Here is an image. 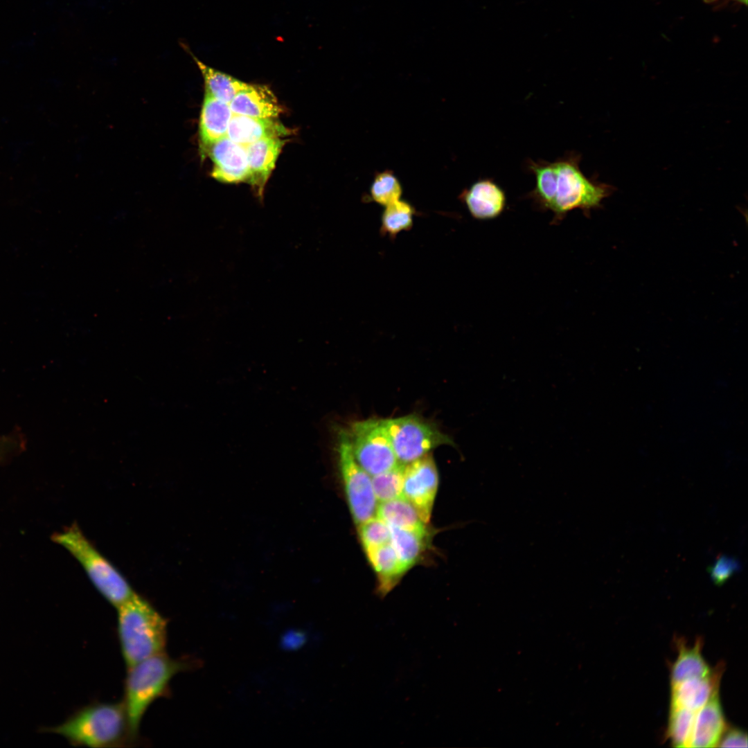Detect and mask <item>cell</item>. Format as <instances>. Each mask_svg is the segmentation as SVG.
Returning <instances> with one entry per match:
<instances>
[{
  "mask_svg": "<svg viewBox=\"0 0 748 748\" xmlns=\"http://www.w3.org/2000/svg\"><path fill=\"white\" fill-rule=\"evenodd\" d=\"M727 729L718 693L696 711L688 747H718Z\"/></svg>",
  "mask_w": 748,
  "mask_h": 748,
  "instance_id": "cell-12",
  "label": "cell"
},
{
  "mask_svg": "<svg viewBox=\"0 0 748 748\" xmlns=\"http://www.w3.org/2000/svg\"><path fill=\"white\" fill-rule=\"evenodd\" d=\"M204 151L213 163L211 173L213 178L224 183L248 181L249 166L244 146L224 136Z\"/></svg>",
  "mask_w": 748,
  "mask_h": 748,
  "instance_id": "cell-10",
  "label": "cell"
},
{
  "mask_svg": "<svg viewBox=\"0 0 748 748\" xmlns=\"http://www.w3.org/2000/svg\"><path fill=\"white\" fill-rule=\"evenodd\" d=\"M438 486V474L431 455L404 465L403 496L414 506L422 521L427 524Z\"/></svg>",
  "mask_w": 748,
  "mask_h": 748,
  "instance_id": "cell-9",
  "label": "cell"
},
{
  "mask_svg": "<svg viewBox=\"0 0 748 748\" xmlns=\"http://www.w3.org/2000/svg\"><path fill=\"white\" fill-rule=\"evenodd\" d=\"M402 194V185L393 171L386 170L375 174L370 188L373 202L386 206L400 199Z\"/></svg>",
  "mask_w": 748,
  "mask_h": 748,
  "instance_id": "cell-26",
  "label": "cell"
},
{
  "mask_svg": "<svg viewBox=\"0 0 748 748\" xmlns=\"http://www.w3.org/2000/svg\"><path fill=\"white\" fill-rule=\"evenodd\" d=\"M718 747H747V735L743 731L733 728L727 729L722 736Z\"/></svg>",
  "mask_w": 748,
  "mask_h": 748,
  "instance_id": "cell-30",
  "label": "cell"
},
{
  "mask_svg": "<svg viewBox=\"0 0 748 748\" xmlns=\"http://www.w3.org/2000/svg\"><path fill=\"white\" fill-rule=\"evenodd\" d=\"M366 556L376 572L382 594L390 591L407 570L402 564L391 542L365 549Z\"/></svg>",
  "mask_w": 748,
  "mask_h": 748,
  "instance_id": "cell-20",
  "label": "cell"
},
{
  "mask_svg": "<svg viewBox=\"0 0 748 748\" xmlns=\"http://www.w3.org/2000/svg\"><path fill=\"white\" fill-rule=\"evenodd\" d=\"M415 214V208L406 200L399 199L384 206L381 215V235L394 240L402 231H409Z\"/></svg>",
  "mask_w": 748,
  "mask_h": 748,
  "instance_id": "cell-23",
  "label": "cell"
},
{
  "mask_svg": "<svg viewBox=\"0 0 748 748\" xmlns=\"http://www.w3.org/2000/svg\"><path fill=\"white\" fill-rule=\"evenodd\" d=\"M346 432L355 459L370 476L382 473L400 464L382 419L355 422Z\"/></svg>",
  "mask_w": 748,
  "mask_h": 748,
  "instance_id": "cell-7",
  "label": "cell"
},
{
  "mask_svg": "<svg viewBox=\"0 0 748 748\" xmlns=\"http://www.w3.org/2000/svg\"><path fill=\"white\" fill-rule=\"evenodd\" d=\"M404 465L373 476L372 485L377 501L384 502L403 495V470Z\"/></svg>",
  "mask_w": 748,
  "mask_h": 748,
  "instance_id": "cell-25",
  "label": "cell"
},
{
  "mask_svg": "<svg viewBox=\"0 0 748 748\" xmlns=\"http://www.w3.org/2000/svg\"><path fill=\"white\" fill-rule=\"evenodd\" d=\"M229 106L234 114L255 118H274L283 111L271 90L262 84H248L235 95Z\"/></svg>",
  "mask_w": 748,
  "mask_h": 748,
  "instance_id": "cell-15",
  "label": "cell"
},
{
  "mask_svg": "<svg viewBox=\"0 0 748 748\" xmlns=\"http://www.w3.org/2000/svg\"><path fill=\"white\" fill-rule=\"evenodd\" d=\"M704 1H706V2L709 3V2H712V1H717V0H704ZM736 1H740V2H741V3H742L745 4V5L747 4V0H736Z\"/></svg>",
  "mask_w": 748,
  "mask_h": 748,
  "instance_id": "cell-31",
  "label": "cell"
},
{
  "mask_svg": "<svg viewBox=\"0 0 748 748\" xmlns=\"http://www.w3.org/2000/svg\"><path fill=\"white\" fill-rule=\"evenodd\" d=\"M181 46L191 56L203 77L205 91L214 98L229 104L235 95L244 89L248 84L229 74L212 68L199 60L184 42H179Z\"/></svg>",
  "mask_w": 748,
  "mask_h": 748,
  "instance_id": "cell-19",
  "label": "cell"
},
{
  "mask_svg": "<svg viewBox=\"0 0 748 748\" xmlns=\"http://www.w3.org/2000/svg\"><path fill=\"white\" fill-rule=\"evenodd\" d=\"M338 453L350 510L355 523L360 525L376 515L377 499L372 480L355 459L346 431L339 436Z\"/></svg>",
  "mask_w": 748,
  "mask_h": 748,
  "instance_id": "cell-8",
  "label": "cell"
},
{
  "mask_svg": "<svg viewBox=\"0 0 748 748\" xmlns=\"http://www.w3.org/2000/svg\"><path fill=\"white\" fill-rule=\"evenodd\" d=\"M308 635L305 631L300 629H291L284 632L280 638V645L283 650L295 651L301 648L307 642Z\"/></svg>",
  "mask_w": 748,
  "mask_h": 748,
  "instance_id": "cell-29",
  "label": "cell"
},
{
  "mask_svg": "<svg viewBox=\"0 0 748 748\" xmlns=\"http://www.w3.org/2000/svg\"><path fill=\"white\" fill-rule=\"evenodd\" d=\"M459 199L471 216L478 220L497 218L507 205L504 190L491 178L475 181L461 193Z\"/></svg>",
  "mask_w": 748,
  "mask_h": 748,
  "instance_id": "cell-11",
  "label": "cell"
},
{
  "mask_svg": "<svg viewBox=\"0 0 748 748\" xmlns=\"http://www.w3.org/2000/svg\"><path fill=\"white\" fill-rule=\"evenodd\" d=\"M53 540L82 565L99 593L116 608L134 593L124 576L91 544L76 525L55 534Z\"/></svg>",
  "mask_w": 748,
  "mask_h": 748,
  "instance_id": "cell-5",
  "label": "cell"
},
{
  "mask_svg": "<svg viewBox=\"0 0 748 748\" xmlns=\"http://www.w3.org/2000/svg\"><path fill=\"white\" fill-rule=\"evenodd\" d=\"M740 569V564L738 560L731 557L722 555L709 568V573L713 581L716 585H720Z\"/></svg>",
  "mask_w": 748,
  "mask_h": 748,
  "instance_id": "cell-28",
  "label": "cell"
},
{
  "mask_svg": "<svg viewBox=\"0 0 748 748\" xmlns=\"http://www.w3.org/2000/svg\"><path fill=\"white\" fill-rule=\"evenodd\" d=\"M580 160L581 155L574 151L555 160L556 175L550 209L553 214V224L560 222L576 209L589 214L591 210L599 208L613 190L610 185L585 175L580 168Z\"/></svg>",
  "mask_w": 748,
  "mask_h": 748,
  "instance_id": "cell-4",
  "label": "cell"
},
{
  "mask_svg": "<svg viewBox=\"0 0 748 748\" xmlns=\"http://www.w3.org/2000/svg\"><path fill=\"white\" fill-rule=\"evenodd\" d=\"M382 420L400 464L406 465L416 461L438 446L455 445L449 436L417 415Z\"/></svg>",
  "mask_w": 748,
  "mask_h": 748,
  "instance_id": "cell-6",
  "label": "cell"
},
{
  "mask_svg": "<svg viewBox=\"0 0 748 748\" xmlns=\"http://www.w3.org/2000/svg\"><path fill=\"white\" fill-rule=\"evenodd\" d=\"M280 137L266 138L246 146L248 181L261 193L285 145Z\"/></svg>",
  "mask_w": 748,
  "mask_h": 748,
  "instance_id": "cell-14",
  "label": "cell"
},
{
  "mask_svg": "<svg viewBox=\"0 0 748 748\" xmlns=\"http://www.w3.org/2000/svg\"><path fill=\"white\" fill-rule=\"evenodd\" d=\"M376 515L389 526L408 531H427V524L422 521L414 506L403 495L381 502Z\"/></svg>",
  "mask_w": 748,
  "mask_h": 748,
  "instance_id": "cell-21",
  "label": "cell"
},
{
  "mask_svg": "<svg viewBox=\"0 0 748 748\" xmlns=\"http://www.w3.org/2000/svg\"><path fill=\"white\" fill-rule=\"evenodd\" d=\"M390 527L391 544L407 571L419 560L427 547L428 531H415Z\"/></svg>",
  "mask_w": 748,
  "mask_h": 748,
  "instance_id": "cell-22",
  "label": "cell"
},
{
  "mask_svg": "<svg viewBox=\"0 0 748 748\" xmlns=\"http://www.w3.org/2000/svg\"><path fill=\"white\" fill-rule=\"evenodd\" d=\"M696 711L670 706L666 737L673 747H688Z\"/></svg>",
  "mask_w": 748,
  "mask_h": 748,
  "instance_id": "cell-24",
  "label": "cell"
},
{
  "mask_svg": "<svg viewBox=\"0 0 748 748\" xmlns=\"http://www.w3.org/2000/svg\"><path fill=\"white\" fill-rule=\"evenodd\" d=\"M47 730L65 738L74 746L116 747L137 742L122 701L87 704Z\"/></svg>",
  "mask_w": 748,
  "mask_h": 748,
  "instance_id": "cell-2",
  "label": "cell"
},
{
  "mask_svg": "<svg viewBox=\"0 0 748 748\" xmlns=\"http://www.w3.org/2000/svg\"><path fill=\"white\" fill-rule=\"evenodd\" d=\"M723 664H718L710 674L686 679L671 686L670 706L684 707L697 711L715 694L719 693Z\"/></svg>",
  "mask_w": 748,
  "mask_h": 748,
  "instance_id": "cell-13",
  "label": "cell"
},
{
  "mask_svg": "<svg viewBox=\"0 0 748 748\" xmlns=\"http://www.w3.org/2000/svg\"><path fill=\"white\" fill-rule=\"evenodd\" d=\"M232 115L229 104L205 91L199 125V135L203 150L226 136Z\"/></svg>",
  "mask_w": 748,
  "mask_h": 748,
  "instance_id": "cell-17",
  "label": "cell"
},
{
  "mask_svg": "<svg viewBox=\"0 0 748 748\" xmlns=\"http://www.w3.org/2000/svg\"><path fill=\"white\" fill-rule=\"evenodd\" d=\"M117 636L127 667L165 652L168 620L136 593L116 607Z\"/></svg>",
  "mask_w": 748,
  "mask_h": 748,
  "instance_id": "cell-3",
  "label": "cell"
},
{
  "mask_svg": "<svg viewBox=\"0 0 748 748\" xmlns=\"http://www.w3.org/2000/svg\"><path fill=\"white\" fill-rule=\"evenodd\" d=\"M202 665L197 658H172L163 652L127 667L122 702L135 740L138 742L140 724L148 708L155 700L170 693L172 679L179 673Z\"/></svg>",
  "mask_w": 748,
  "mask_h": 748,
  "instance_id": "cell-1",
  "label": "cell"
},
{
  "mask_svg": "<svg viewBox=\"0 0 748 748\" xmlns=\"http://www.w3.org/2000/svg\"><path fill=\"white\" fill-rule=\"evenodd\" d=\"M288 130L280 123L270 118H255L233 114L226 136L232 141L247 146L266 138L286 136Z\"/></svg>",
  "mask_w": 748,
  "mask_h": 748,
  "instance_id": "cell-16",
  "label": "cell"
},
{
  "mask_svg": "<svg viewBox=\"0 0 748 748\" xmlns=\"http://www.w3.org/2000/svg\"><path fill=\"white\" fill-rule=\"evenodd\" d=\"M678 655L670 666V685L675 686L686 679L708 675L712 670L702 654L703 641L697 638L692 646L679 639L676 641Z\"/></svg>",
  "mask_w": 748,
  "mask_h": 748,
  "instance_id": "cell-18",
  "label": "cell"
},
{
  "mask_svg": "<svg viewBox=\"0 0 748 748\" xmlns=\"http://www.w3.org/2000/svg\"><path fill=\"white\" fill-rule=\"evenodd\" d=\"M359 526V536L364 549L391 542L390 527L378 517H373Z\"/></svg>",
  "mask_w": 748,
  "mask_h": 748,
  "instance_id": "cell-27",
  "label": "cell"
}]
</instances>
